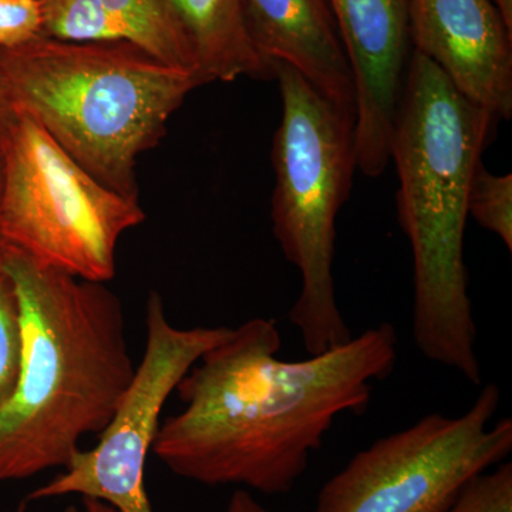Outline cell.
<instances>
[{
	"label": "cell",
	"instance_id": "cell-1",
	"mask_svg": "<svg viewBox=\"0 0 512 512\" xmlns=\"http://www.w3.org/2000/svg\"><path fill=\"white\" fill-rule=\"evenodd\" d=\"M281 346L275 319L232 329L175 387L184 407L161 420L151 453L194 483L292 491L340 414L365 412L392 375L399 338L380 323L301 362L278 359Z\"/></svg>",
	"mask_w": 512,
	"mask_h": 512
},
{
	"label": "cell",
	"instance_id": "cell-2",
	"mask_svg": "<svg viewBox=\"0 0 512 512\" xmlns=\"http://www.w3.org/2000/svg\"><path fill=\"white\" fill-rule=\"evenodd\" d=\"M19 303L22 352L0 407V483L66 468L113 419L136 366L119 296L2 251Z\"/></svg>",
	"mask_w": 512,
	"mask_h": 512
},
{
	"label": "cell",
	"instance_id": "cell-3",
	"mask_svg": "<svg viewBox=\"0 0 512 512\" xmlns=\"http://www.w3.org/2000/svg\"><path fill=\"white\" fill-rule=\"evenodd\" d=\"M495 117L414 52L397 107L390 158L397 211L412 245L413 339L421 355L481 386L477 326L467 291L468 191Z\"/></svg>",
	"mask_w": 512,
	"mask_h": 512
},
{
	"label": "cell",
	"instance_id": "cell-4",
	"mask_svg": "<svg viewBox=\"0 0 512 512\" xmlns=\"http://www.w3.org/2000/svg\"><path fill=\"white\" fill-rule=\"evenodd\" d=\"M0 74L25 111L97 180L140 200L138 158L205 80L124 43L39 36L0 50Z\"/></svg>",
	"mask_w": 512,
	"mask_h": 512
},
{
	"label": "cell",
	"instance_id": "cell-5",
	"mask_svg": "<svg viewBox=\"0 0 512 512\" xmlns=\"http://www.w3.org/2000/svg\"><path fill=\"white\" fill-rule=\"evenodd\" d=\"M282 119L272 163L276 241L301 272L302 289L288 313L311 356L353 338L333 281L336 218L349 198L356 165L355 116L339 109L298 70L276 62Z\"/></svg>",
	"mask_w": 512,
	"mask_h": 512
},
{
	"label": "cell",
	"instance_id": "cell-6",
	"mask_svg": "<svg viewBox=\"0 0 512 512\" xmlns=\"http://www.w3.org/2000/svg\"><path fill=\"white\" fill-rule=\"evenodd\" d=\"M0 157L2 251L83 281H111L121 237L146 220L140 200L97 180L19 109Z\"/></svg>",
	"mask_w": 512,
	"mask_h": 512
},
{
	"label": "cell",
	"instance_id": "cell-7",
	"mask_svg": "<svg viewBox=\"0 0 512 512\" xmlns=\"http://www.w3.org/2000/svg\"><path fill=\"white\" fill-rule=\"evenodd\" d=\"M500 387L488 383L466 413H431L355 454L320 488L313 512H446L473 478L512 451V421L491 424Z\"/></svg>",
	"mask_w": 512,
	"mask_h": 512
},
{
	"label": "cell",
	"instance_id": "cell-8",
	"mask_svg": "<svg viewBox=\"0 0 512 512\" xmlns=\"http://www.w3.org/2000/svg\"><path fill=\"white\" fill-rule=\"evenodd\" d=\"M143 359L121 397L99 443L80 448L63 473L36 488L26 501L82 495L104 501L119 512H153L144 485L161 413L175 387L204 353L228 338L231 328L181 329L167 318L163 296L151 292L146 309Z\"/></svg>",
	"mask_w": 512,
	"mask_h": 512
},
{
	"label": "cell",
	"instance_id": "cell-9",
	"mask_svg": "<svg viewBox=\"0 0 512 512\" xmlns=\"http://www.w3.org/2000/svg\"><path fill=\"white\" fill-rule=\"evenodd\" d=\"M355 84L356 165L379 177L390 161L394 117L406 80L407 0H328Z\"/></svg>",
	"mask_w": 512,
	"mask_h": 512
},
{
	"label": "cell",
	"instance_id": "cell-10",
	"mask_svg": "<svg viewBox=\"0 0 512 512\" xmlns=\"http://www.w3.org/2000/svg\"><path fill=\"white\" fill-rule=\"evenodd\" d=\"M410 40L454 89L495 119L512 116V33L490 0H407Z\"/></svg>",
	"mask_w": 512,
	"mask_h": 512
},
{
	"label": "cell",
	"instance_id": "cell-11",
	"mask_svg": "<svg viewBox=\"0 0 512 512\" xmlns=\"http://www.w3.org/2000/svg\"><path fill=\"white\" fill-rule=\"evenodd\" d=\"M256 46L356 119L355 84L328 0H245Z\"/></svg>",
	"mask_w": 512,
	"mask_h": 512
},
{
	"label": "cell",
	"instance_id": "cell-12",
	"mask_svg": "<svg viewBox=\"0 0 512 512\" xmlns=\"http://www.w3.org/2000/svg\"><path fill=\"white\" fill-rule=\"evenodd\" d=\"M42 5L45 36L124 43L160 62L198 73L170 0H42Z\"/></svg>",
	"mask_w": 512,
	"mask_h": 512
},
{
	"label": "cell",
	"instance_id": "cell-13",
	"mask_svg": "<svg viewBox=\"0 0 512 512\" xmlns=\"http://www.w3.org/2000/svg\"><path fill=\"white\" fill-rule=\"evenodd\" d=\"M170 5L205 83L275 79L276 63L256 46L245 0H170Z\"/></svg>",
	"mask_w": 512,
	"mask_h": 512
},
{
	"label": "cell",
	"instance_id": "cell-14",
	"mask_svg": "<svg viewBox=\"0 0 512 512\" xmlns=\"http://www.w3.org/2000/svg\"><path fill=\"white\" fill-rule=\"evenodd\" d=\"M468 215L512 251V175H494L478 161L468 191Z\"/></svg>",
	"mask_w": 512,
	"mask_h": 512
},
{
	"label": "cell",
	"instance_id": "cell-15",
	"mask_svg": "<svg viewBox=\"0 0 512 512\" xmlns=\"http://www.w3.org/2000/svg\"><path fill=\"white\" fill-rule=\"evenodd\" d=\"M22 352L19 303L0 254V407L15 389Z\"/></svg>",
	"mask_w": 512,
	"mask_h": 512
},
{
	"label": "cell",
	"instance_id": "cell-16",
	"mask_svg": "<svg viewBox=\"0 0 512 512\" xmlns=\"http://www.w3.org/2000/svg\"><path fill=\"white\" fill-rule=\"evenodd\" d=\"M446 512H512V464L473 478Z\"/></svg>",
	"mask_w": 512,
	"mask_h": 512
},
{
	"label": "cell",
	"instance_id": "cell-17",
	"mask_svg": "<svg viewBox=\"0 0 512 512\" xmlns=\"http://www.w3.org/2000/svg\"><path fill=\"white\" fill-rule=\"evenodd\" d=\"M43 30L42 0H0V50L25 45Z\"/></svg>",
	"mask_w": 512,
	"mask_h": 512
},
{
	"label": "cell",
	"instance_id": "cell-18",
	"mask_svg": "<svg viewBox=\"0 0 512 512\" xmlns=\"http://www.w3.org/2000/svg\"><path fill=\"white\" fill-rule=\"evenodd\" d=\"M16 113H18V109H16L5 80L0 74V147L8 134L10 124L15 120Z\"/></svg>",
	"mask_w": 512,
	"mask_h": 512
},
{
	"label": "cell",
	"instance_id": "cell-19",
	"mask_svg": "<svg viewBox=\"0 0 512 512\" xmlns=\"http://www.w3.org/2000/svg\"><path fill=\"white\" fill-rule=\"evenodd\" d=\"M225 512H271L255 500L249 490H237L229 498Z\"/></svg>",
	"mask_w": 512,
	"mask_h": 512
},
{
	"label": "cell",
	"instance_id": "cell-20",
	"mask_svg": "<svg viewBox=\"0 0 512 512\" xmlns=\"http://www.w3.org/2000/svg\"><path fill=\"white\" fill-rule=\"evenodd\" d=\"M503 18L508 32L512 33V0H490Z\"/></svg>",
	"mask_w": 512,
	"mask_h": 512
},
{
	"label": "cell",
	"instance_id": "cell-21",
	"mask_svg": "<svg viewBox=\"0 0 512 512\" xmlns=\"http://www.w3.org/2000/svg\"><path fill=\"white\" fill-rule=\"evenodd\" d=\"M83 510L84 512H119L104 501L94 500V498H83Z\"/></svg>",
	"mask_w": 512,
	"mask_h": 512
},
{
	"label": "cell",
	"instance_id": "cell-22",
	"mask_svg": "<svg viewBox=\"0 0 512 512\" xmlns=\"http://www.w3.org/2000/svg\"><path fill=\"white\" fill-rule=\"evenodd\" d=\"M64 512H84V510H80V508L74 507V505H70V507H67Z\"/></svg>",
	"mask_w": 512,
	"mask_h": 512
},
{
	"label": "cell",
	"instance_id": "cell-23",
	"mask_svg": "<svg viewBox=\"0 0 512 512\" xmlns=\"http://www.w3.org/2000/svg\"><path fill=\"white\" fill-rule=\"evenodd\" d=\"M0 191H2V157H0ZM0 254H2V248H0Z\"/></svg>",
	"mask_w": 512,
	"mask_h": 512
}]
</instances>
